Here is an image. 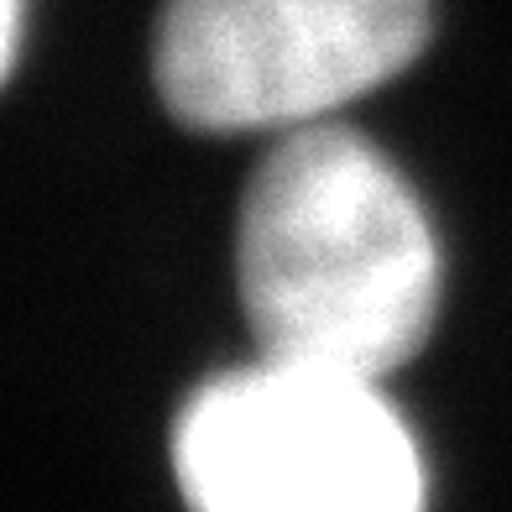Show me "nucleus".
<instances>
[{
  "instance_id": "7ed1b4c3",
  "label": "nucleus",
  "mask_w": 512,
  "mask_h": 512,
  "mask_svg": "<svg viewBox=\"0 0 512 512\" xmlns=\"http://www.w3.org/2000/svg\"><path fill=\"white\" fill-rule=\"evenodd\" d=\"M429 37V0H168L152 74L199 131H298L387 84Z\"/></svg>"
},
{
  "instance_id": "f257e3e1",
  "label": "nucleus",
  "mask_w": 512,
  "mask_h": 512,
  "mask_svg": "<svg viewBox=\"0 0 512 512\" xmlns=\"http://www.w3.org/2000/svg\"><path fill=\"white\" fill-rule=\"evenodd\" d=\"M262 356L382 382L429 340L439 246L403 173L356 131L298 126L251 173L236 236Z\"/></svg>"
},
{
  "instance_id": "f03ea898",
  "label": "nucleus",
  "mask_w": 512,
  "mask_h": 512,
  "mask_svg": "<svg viewBox=\"0 0 512 512\" xmlns=\"http://www.w3.org/2000/svg\"><path fill=\"white\" fill-rule=\"evenodd\" d=\"M173 471L194 512H424V460L377 382L272 356L194 392Z\"/></svg>"
},
{
  "instance_id": "20e7f679",
  "label": "nucleus",
  "mask_w": 512,
  "mask_h": 512,
  "mask_svg": "<svg viewBox=\"0 0 512 512\" xmlns=\"http://www.w3.org/2000/svg\"><path fill=\"white\" fill-rule=\"evenodd\" d=\"M21 6H27V0H6V6H0V11H6V37H0V42H6V68L21 53Z\"/></svg>"
}]
</instances>
